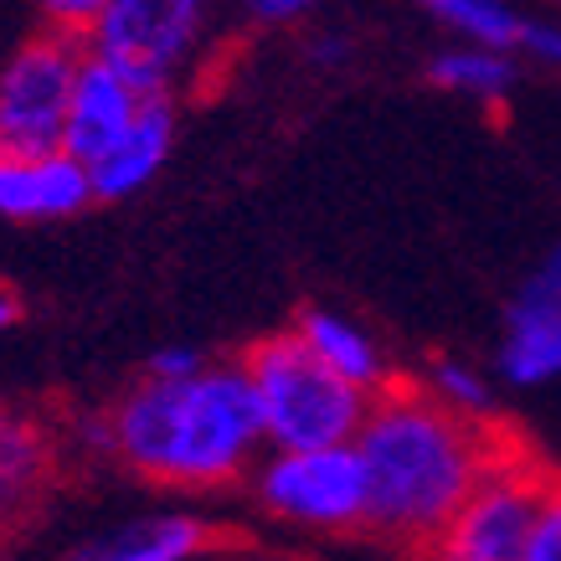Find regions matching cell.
Returning <instances> with one entry per match:
<instances>
[{
    "instance_id": "5",
    "label": "cell",
    "mask_w": 561,
    "mask_h": 561,
    "mask_svg": "<svg viewBox=\"0 0 561 561\" xmlns=\"http://www.w3.org/2000/svg\"><path fill=\"white\" fill-rule=\"evenodd\" d=\"M202 36L206 5L196 0H103L83 47L88 57L129 78L145 99H171V83L196 57Z\"/></svg>"
},
{
    "instance_id": "20",
    "label": "cell",
    "mask_w": 561,
    "mask_h": 561,
    "mask_svg": "<svg viewBox=\"0 0 561 561\" xmlns=\"http://www.w3.org/2000/svg\"><path fill=\"white\" fill-rule=\"evenodd\" d=\"M526 561H561V484L551 490L541 520H536V530H530Z\"/></svg>"
},
{
    "instance_id": "10",
    "label": "cell",
    "mask_w": 561,
    "mask_h": 561,
    "mask_svg": "<svg viewBox=\"0 0 561 561\" xmlns=\"http://www.w3.org/2000/svg\"><path fill=\"white\" fill-rule=\"evenodd\" d=\"M175 145V103L171 99H150L139 124L129 129L114 154H103L99 165H88V181H93V202H124L154 181L171 160Z\"/></svg>"
},
{
    "instance_id": "2",
    "label": "cell",
    "mask_w": 561,
    "mask_h": 561,
    "mask_svg": "<svg viewBox=\"0 0 561 561\" xmlns=\"http://www.w3.org/2000/svg\"><path fill=\"white\" fill-rule=\"evenodd\" d=\"M103 443L135 474L186 490H217L253 469L263 454V408L248 371L206 366L196 381H139L114 402Z\"/></svg>"
},
{
    "instance_id": "15",
    "label": "cell",
    "mask_w": 561,
    "mask_h": 561,
    "mask_svg": "<svg viewBox=\"0 0 561 561\" xmlns=\"http://www.w3.org/2000/svg\"><path fill=\"white\" fill-rule=\"evenodd\" d=\"M427 16L463 36V47H484V51H520L526 47V26L530 21L500 0H427Z\"/></svg>"
},
{
    "instance_id": "16",
    "label": "cell",
    "mask_w": 561,
    "mask_h": 561,
    "mask_svg": "<svg viewBox=\"0 0 561 561\" xmlns=\"http://www.w3.org/2000/svg\"><path fill=\"white\" fill-rule=\"evenodd\" d=\"M427 78L448 93H474V99H500L515 83V62L505 51L484 47H448L427 62Z\"/></svg>"
},
{
    "instance_id": "21",
    "label": "cell",
    "mask_w": 561,
    "mask_h": 561,
    "mask_svg": "<svg viewBox=\"0 0 561 561\" xmlns=\"http://www.w3.org/2000/svg\"><path fill=\"white\" fill-rule=\"evenodd\" d=\"M536 62H546V68H561V21H530L526 26V47Z\"/></svg>"
},
{
    "instance_id": "6",
    "label": "cell",
    "mask_w": 561,
    "mask_h": 561,
    "mask_svg": "<svg viewBox=\"0 0 561 561\" xmlns=\"http://www.w3.org/2000/svg\"><path fill=\"white\" fill-rule=\"evenodd\" d=\"M557 484L561 479L546 463L526 459L515 443H505V454L494 459L484 484L469 494L459 520L438 541V557L443 561H526L530 530H536Z\"/></svg>"
},
{
    "instance_id": "9",
    "label": "cell",
    "mask_w": 561,
    "mask_h": 561,
    "mask_svg": "<svg viewBox=\"0 0 561 561\" xmlns=\"http://www.w3.org/2000/svg\"><path fill=\"white\" fill-rule=\"evenodd\" d=\"M93 202L88 165L68 150L47 160H0V217L5 221H62Z\"/></svg>"
},
{
    "instance_id": "14",
    "label": "cell",
    "mask_w": 561,
    "mask_h": 561,
    "mask_svg": "<svg viewBox=\"0 0 561 561\" xmlns=\"http://www.w3.org/2000/svg\"><path fill=\"white\" fill-rule=\"evenodd\" d=\"M47 438L26 417L0 412V536L36 505V494L47 484Z\"/></svg>"
},
{
    "instance_id": "11",
    "label": "cell",
    "mask_w": 561,
    "mask_h": 561,
    "mask_svg": "<svg viewBox=\"0 0 561 561\" xmlns=\"http://www.w3.org/2000/svg\"><path fill=\"white\" fill-rule=\"evenodd\" d=\"M294 335L305 341V351L320 360L324 371H335L341 381L366 391V397H381V391H387L381 345H376L356 320H345L335 309H305L299 324H294Z\"/></svg>"
},
{
    "instance_id": "12",
    "label": "cell",
    "mask_w": 561,
    "mask_h": 561,
    "mask_svg": "<svg viewBox=\"0 0 561 561\" xmlns=\"http://www.w3.org/2000/svg\"><path fill=\"white\" fill-rule=\"evenodd\" d=\"M206 551V526L191 515H154L108 536H93L68 561H191Z\"/></svg>"
},
{
    "instance_id": "24",
    "label": "cell",
    "mask_w": 561,
    "mask_h": 561,
    "mask_svg": "<svg viewBox=\"0 0 561 561\" xmlns=\"http://www.w3.org/2000/svg\"><path fill=\"white\" fill-rule=\"evenodd\" d=\"M11 324H16V299L0 294V330H11Z\"/></svg>"
},
{
    "instance_id": "1",
    "label": "cell",
    "mask_w": 561,
    "mask_h": 561,
    "mask_svg": "<svg viewBox=\"0 0 561 561\" xmlns=\"http://www.w3.org/2000/svg\"><path fill=\"white\" fill-rule=\"evenodd\" d=\"M356 454L366 469V500H371L366 530L408 551H423V546L438 551L448 526L469 505V494L505 454V438L484 433L474 417L443 408L433 391L387 387L371 402Z\"/></svg>"
},
{
    "instance_id": "22",
    "label": "cell",
    "mask_w": 561,
    "mask_h": 561,
    "mask_svg": "<svg viewBox=\"0 0 561 561\" xmlns=\"http://www.w3.org/2000/svg\"><path fill=\"white\" fill-rule=\"evenodd\" d=\"M309 5L305 0H253L248 5V16H257V21H299Z\"/></svg>"
},
{
    "instance_id": "7",
    "label": "cell",
    "mask_w": 561,
    "mask_h": 561,
    "mask_svg": "<svg viewBox=\"0 0 561 561\" xmlns=\"http://www.w3.org/2000/svg\"><path fill=\"white\" fill-rule=\"evenodd\" d=\"M257 500L268 515L309 530H356L371 511L356 443L314 454H268L257 463Z\"/></svg>"
},
{
    "instance_id": "8",
    "label": "cell",
    "mask_w": 561,
    "mask_h": 561,
    "mask_svg": "<svg viewBox=\"0 0 561 561\" xmlns=\"http://www.w3.org/2000/svg\"><path fill=\"white\" fill-rule=\"evenodd\" d=\"M145 93H139L129 78L99 62V57H83V72H78V88H72V114H68V145L62 150L78 160V165H99L103 154H114L129 139V129L145 114Z\"/></svg>"
},
{
    "instance_id": "19",
    "label": "cell",
    "mask_w": 561,
    "mask_h": 561,
    "mask_svg": "<svg viewBox=\"0 0 561 561\" xmlns=\"http://www.w3.org/2000/svg\"><path fill=\"white\" fill-rule=\"evenodd\" d=\"M206 371V360L196 345H165L150 356V381H196Z\"/></svg>"
},
{
    "instance_id": "17",
    "label": "cell",
    "mask_w": 561,
    "mask_h": 561,
    "mask_svg": "<svg viewBox=\"0 0 561 561\" xmlns=\"http://www.w3.org/2000/svg\"><path fill=\"white\" fill-rule=\"evenodd\" d=\"M433 397H438L443 408H454L459 417H484L490 412V387H484V376L474 366H463V360H433Z\"/></svg>"
},
{
    "instance_id": "4",
    "label": "cell",
    "mask_w": 561,
    "mask_h": 561,
    "mask_svg": "<svg viewBox=\"0 0 561 561\" xmlns=\"http://www.w3.org/2000/svg\"><path fill=\"white\" fill-rule=\"evenodd\" d=\"M83 57V36L57 32V26L16 47V57L0 68V160L62 154Z\"/></svg>"
},
{
    "instance_id": "3",
    "label": "cell",
    "mask_w": 561,
    "mask_h": 561,
    "mask_svg": "<svg viewBox=\"0 0 561 561\" xmlns=\"http://www.w3.org/2000/svg\"><path fill=\"white\" fill-rule=\"evenodd\" d=\"M242 371L257 391L263 408V433L273 454H314V448H345L360 438L371 417V402L360 387L324 371L320 360L305 351V341L284 330L257 341L242 356Z\"/></svg>"
},
{
    "instance_id": "18",
    "label": "cell",
    "mask_w": 561,
    "mask_h": 561,
    "mask_svg": "<svg viewBox=\"0 0 561 561\" xmlns=\"http://www.w3.org/2000/svg\"><path fill=\"white\" fill-rule=\"evenodd\" d=\"M515 305L561 309V242L536 263V273H530L526 284H520V294H515Z\"/></svg>"
},
{
    "instance_id": "23",
    "label": "cell",
    "mask_w": 561,
    "mask_h": 561,
    "mask_svg": "<svg viewBox=\"0 0 561 561\" xmlns=\"http://www.w3.org/2000/svg\"><path fill=\"white\" fill-rule=\"evenodd\" d=\"M345 51H351V42H345V36H324L320 47H314V57H320V62H341Z\"/></svg>"
},
{
    "instance_id": "13",
    "label": "cell",
    "mask_w": 561,
    "mask_h": 561,
    "mask_svg": "<svg viewBox=\"0 0 561 561\" xmlns=\"http://www.w3.org/2000/svg\"><path fill=\"white\" fill-rule=\"evenodd\" d=\"M500 376L511 387H541L561 376V309L511 305L505 341H500Z\"/></svg>"
}]
</instances>
